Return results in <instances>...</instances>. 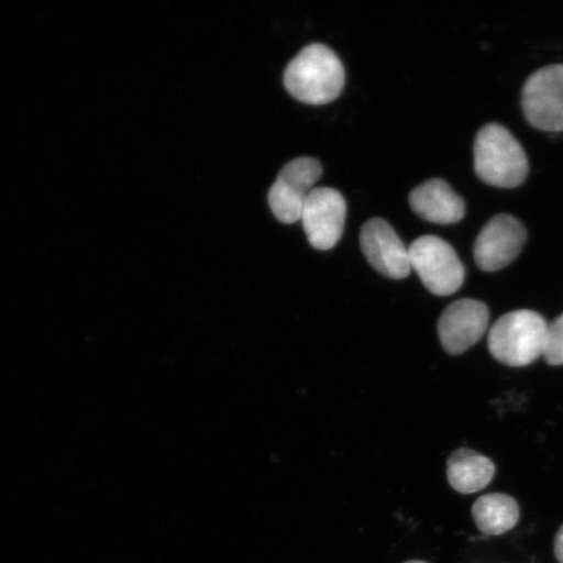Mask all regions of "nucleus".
Listing matches in <instances>:
<instances>
[{
	"label": "nucleus",
	"instance_id": "nucleus-1",
	"mask_svg": "<svg viewBox=\"0 0 563 563\" xmlns=\"http://www.w3.org/2000/svg\"><path fill=\"white\" fill-rule=\"evenodd\" d=\"M285 87L295 100L308 104L333 102L342 93L346 75L336 54L325 45H309L288 63Z\"/></svg>",
	"mask_w": 563,
	"mask_h": 563
},
{
	"label": "nucleus",
	"instance_id": "nucleus-2",
	"mask_svg": "<svg viewBox=\"0 0 563 563\" xmlns=\"http://www.w3.org/2000/svg\"><path fill=\"white\" fill-rule=\"evenodd\" d=\"M474 156L478 179L493 187H518L530 170L523 146L501 124L490 123L477 132Z\"/></svg>",
	"mask_w": 563,
	"mask_h": 563
},
{
	"label": "nucleus",
	"instance_id": "nucleus-3",
	"mask_svg": "<svg viewBox=\"0 0 563 563\" xmlns=\"http://www.w3.org/2000/svg\"><path fill=\"white\" fill-rule=\"evenodd\" d=\"M548 322L528 309L506 313L488 334L490 355L509 367H527L543 356Z\"/></svg>",
	"mask_w": 563,
	"mask_h": 563
},
{
	"label": "nucleus",
	"instance_id": "nucleus-4",
	"mask_svg": "<svg viewBox=\"0 0 563 563\" xmlns=\"http://www.w3.org/2000/svg\"><path fill=\"white\" fill-rule=\"evenodd\" d=\"M411 271L438 297H449L463 286L466 271L452 245L433 235L417 239L408 249Z\"/></svg>",
	"mask_w": 563,
	"mask_h": 563
},
{
	"label": "nucleus",
	"instance_id": "nucleus-5",
	"mask_svg": "<svg viewBox=\"0 0 563 563\" xmlns=\"http://www.w3.org/2000/svg\"><path fill=\"white\" fill-rule=\"evenodd\" d=\"M321 175L320 162L309 157L294 159L282 167L269 191V206L279 222L300 221L302 208Z\"/></svg>",
	"mask_w": 563,
	"mask_h": 563
},
{
	"label": "nucleus",
	"instance_id": "nucleus-6",
	"mask_svg": "<svg viewBox=\"0 0 563 563\" xmlns=\"http://www.w3.org/2000/svg\"><path fill=\"white\" fill-rule=\"evenodd\" d=\"M522 106L528 123L547 132L563 131V65L541 68L525 84Z\"/></svg>",
	"mask_w": 563,
	"mask_h": 563
},
{
	"label": "nucleus",
	"instance_id": "nucleus-7",
	"mask_svg": "<svg viewBox=\"0 0 563 563\" xmlns=\"http://www.w3.org/2000/svg\"><path fill=\"white\" fill-rule=\"evenodd\" d=\"M347 203L334 188H314L302 208L300 221L313 249H334L343 235Z\"/></svg>",
	"mask_w": 563,
	"mask_h": 563
},
{
	"label": "nucleus",
	"instance_id": "nucleus-8",
	"mask_svg": "<svg viewBox=\"0 0 563 563\" xmlns=\"http://www.w3.org/2000/svg\"><path fill=\"white\" fill-rule=\"evenodd\" d=\"M526 241L527 231L516 217H493L476 238L475 262L484 272L501 271L519 256Z\"/></svg>",
	"mask_w": 563,
	"mask_h": 563
},
{
	"label": "nucleus",
	"instance_id": "nucleus-9",
	"mask_svg": "<svg viewBox=\"0 0 563 563\" xmlns=\"http://www.w3.org/2000/svg\"><path fill=\"white\" fill-rule=\"evenodd\" d=\"M488 327V307L475 299H461L441 314L439 338L449 354L461 355L482 340Z\"/></svg>",
	"mask_w": 563,
	"mask_h": 563
},
{
	"label": "nucleus",
	"instance_id": "nucleus-10",
	"mask_svg": "<svg viewBox=\"0 0 563 563\" xmlns=\"http://www.w3.org/2000/svg\"><path fill=\"white\" fill-rule=\"evenodd\" d=\"M361 245L373 269L384 277L404 279L410 276V253L397 232L382 218H373L364 224Z\"/></svg>",
	"mask_w": 563,
	"mask_h": 563
},
{
	"label": "nucleus",
	"instance_id": "nucleus-11",
	"mask_svg": "<svg viewBox=\"0 0 563 563\" xmlns=\"http://www.w3.org/2000/svg\"><path fill=\"white\" fill-rule=\"evenodd\" d=\"M415 213L432 223L453 224L463 220L466 203L445 180L435 178L422 183L410 194Z\"/></svg>",
	"mask_w": 563,
	"mask_h": 563
},
{
	"label": "nucleus",
	"instance_id": "nucleus-12",
	"mask_svg": "<svg viewBox=\"0 0 563 563\" xmlns=\"http://www.w3.org/2000/svg\"><path fill=\"white\" fill-rule=\"evenodd\" d=\"M495 474V463L474 450L457 449L449 456L448 481L456 492L463 495H473L487 488Z\"/></svg>",
	"mask_w": 563,
	"mask_h": 563
},
{
	"label": "nucleus",
	"instance_id": "nucleus-13",
	"mask_svg": "<svg viewBox=\"0 0 563 563\" xmlns=\"http://www.w3.org/2000/svg\"><path fill=\"white\" fill-rule=\"evenodd\" d=\"M475 523L488 537L509 532L519 520V506L512 497L503 493H489L473 506Z\"/></svg>",
	"mask_w": 563,
	"mask_h": 563
},
{
	"label": "nucleus",
	"instance_id": "nucleus-14",
	"mask_svg": "<svg viewBox=\"0 0 563 563\" xmlns=\"http://www.w3.org/2000/svg\"><path fill=\"white\" fill-rule=\"evenodd\" d=\"M543 356L554 367L563 365V313L548 323Z\"/></svg>",
	"mask_w": 563,
	"mask_h": 563
},
{
	"label": "nucleus",
	"instance_id": "nucleus-15",
	"mask_svg": "<svg viewBox=\"0 0 563 563\" xmlns=\"http://www.w3.org/2000/svg\"><path fill=\"white\" fill-rule=\"evenodd\" d=\"M554 553L560 563H563V525L561 526L554 540Z\"/></svg>",
	"mask_w": 563,
	"mask_h": 563
},
{
	"label": "nucleus",
	"instance_id": "nucleus-16",
	"mask_svg": "<svg viewBox=\"0 0 563 563\" xmlns=\"http://www.w3.org/2000/svg\"><path fill=\"white\" fill-rule=\"evenodd\" d=\"M406 563H428V562H424V561H410V562H406Z\"/></svg>",
	"mask_w": 563,
	"mask_h": 563
}]
</instances>
